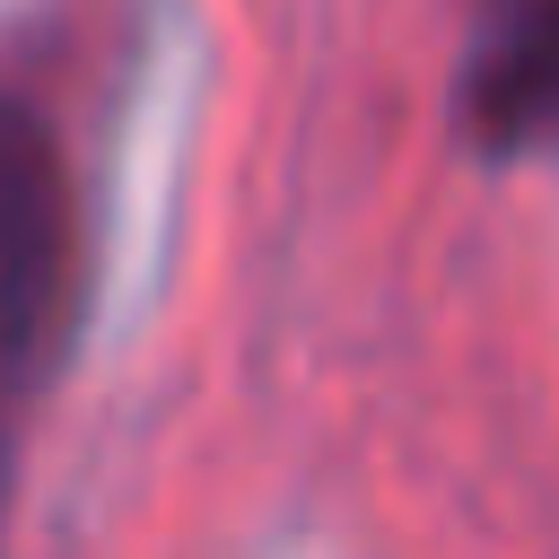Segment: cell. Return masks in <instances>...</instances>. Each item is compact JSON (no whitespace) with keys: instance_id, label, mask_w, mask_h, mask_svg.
<instances>
[{"instance_id":"6da1fadb","label":"cell","mask_w":559,"mask_h":559,"mask_svg":"<svg viewBox=\"0 0 559 559\" xmlns=\"http://www.w3.org/2000/svg\"><path fill=\"white\" fill-rule=\"evenodd\" d=\"M79 297V201L52 114L26 87H0V384L35 376Z\"/></svg>"},{"instance_id":"7a4b0ae2","label":"cell","mask_w":559,"mask_h":559,"mask_svg":"<svg viewBox=\"0 0 559 559\" xmlns=\"http://www.w3.org/2000/svg\"><path fill=\"white\" fill-rule=\"evenodd\" d=\"M463 105L489 148H559V0H489Z\"/></svg>"}]
</instances>
